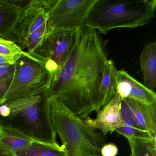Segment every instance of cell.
Instances as JSON below:
<instances>
[{"mask_svg": "<svg viewBox=\"0 0 156 156\" xmlns=\"http://www.w3.org/2000/svg\"><path fill=\"white\" fill-rule=\"evenodd\" d=\"M132 156V155H131H131H129V156Z\"/></svg>", "mask_w": 156, "mask_h": 156, "instance_id": "484cf974", "label": "cell"}, {"mask_svg": "<svg viewBox=\"0 0 156 156\" xmlns=\"http://www.w3.org/2000/svg\"><path fill=\"white\" fill-rule=\"evenodd\" d=\"M121 97L118 93L111 102L97 113L94 119L89 116L82 119L88 127L94 130L99 129L104 135L109 131H114L125 125L121 116Z\"/></svg>", "mask_w": 156, "mask_h": 156, "instance_id": "9c48e42d", "label": "cell"}, {"mask_svg": "<svg viewBox=\"0 0 156 156\" xmlns=\"http://www.w3.org/2000/svg\"><path fill=\"white\" fill-rule=\"evenodd\" d=\"M0 156H15L14 154L11 153L0 146Z\"/></svg>", "mask_w": 156, "mask_h": 156, "instance_id": "cb8c5ba5", "label": "cell"}, {"mask_svg": "<svg viewBox=\"0 0 156 156\" xmlns=\"http://www.w3.org/2000/svg\"><path fill=\"white\" fill-rule=\"evenodd\" d=\"M47 91L0 104V129L61 147L52 124Z\"/></svg>", "mask_w": 156, "mask_h": 156, "instance_id": "7a4b0ae2", "label": "cell"}, {"mask_svg": "<svg viewBox=\"0 0 156 156\" xmlns=\"http://www.w3.org/2000/svg\"><path fill=\"white\" fill-rule=\"evenodd\" d=\"M51 120L60 137L65 156H102L103 135L88 127L84 120L56 98H50Z\"/></svg>", "mask_w": 156, "mask_h": 156, "instance_id": "3957f363", "label": "cell"}, {"mask_svg": "<svg viewBox=\"0 0 156 156\" xmlns=\"http://www.w3.org/2000/svg\"><path fill=\"white\" fill-rule=\"evenodd\" d=\"M82 29H57L49 32L29 53L43 63L52 78L70 57Z\"/></svg>", "mask_w": 156, "mask_h": 156, "instance_id": "8992f818", "label": "cell"}, {"mask_svg": "<svg viewBox=\"0 0 156 156\" xmlns=\"http://www.w3.org/2000/svg\"><path fill=\"white\" fill-rule=\"evenodd\" d=\"M144 85L153 91L156 85V42L145 46L139 58Z\"/></svg>", "mask_w": 156, "mask_h": 156, "instance_id": "4fadbf2b", "label": "cell"}, {"mask_svg": "<svg viewBox=\"0 0 156 156\" xmlns=\"http://www.w3.org/2000/svg\"><path fill=\"white\" fill-rule=\"evenodd\" d=\"M139 129L156 137V104L148 105L133 98H124Z\"/></svg>", "mask_w": 156, "mask_h": 156, "instance_id": "8fae6325", "label": "cell"}, {"mask_svg": "<svg viewBox=\"0 0 156 156\" xmlns=\"http://www.w3.org/2000/svg\"><path fill=\"white\" fill-rule=\"evenodd\" d=\"M32 141L13 131L0 129V146L14 155L27 148Z\"/></svg>", "mask_w": 156, "mask_h": 156, "instance_id": "5bb4252c", "label": "cell"}, {"mask_svg": "<svg viewBox=\"0 0 156 156\" xmlns=\"http://www.w3.org/2000/svg\"><path fill=\"white\" fill-rule=\"evenodd\" d=\"M156 0H98L85 27L106 34L118 28H137L154 18Z\"/></svg>", "mask_w": 156, "mask_h": 156, "instance_id": "277c9868", "label": "cell"}, {"mask_svg": "<svg viewBox=\"0 0 156 156\" xmlns=\"http://www.w3.org/2000/svg\"><path fill=\"white\" fill-rule=\"evenodd\" d=\"M15 71V66L5 65L0 66V82L12 76Z\"/></svg>", "mask_w": 156, "mask_h": 156, "instance_id": "7402d4cb", "label": "cell"}, {"mask_svg": "<svg viewBox=\"0 0 156 156\" xmlns=\"http://www.w3.org/2000/svg\"><path fill=\"white\" fill-rule=\"evenodd\" d=\"M14 66L12 81L3 103L48 90L51 77L43 63L23 51Z\"/></svg>", "mask_w": 156, "mask_h": 156, "instance_id": "5b68a950", "label": "cell"}, {"mask_svg": "<svg viewBox=\"0 0 156 156\" xmlns=\"http://www.w3.org/2000/svg\"><path fill=\"white\" fill-rule=\"evenodd\" d=\"M127 139L132 156H156V138Z\"/></svg>", "mask_w": 156, "mask_h": 156, "instance_id": "e0dca14e", "label": "cell"}, {"mask_svg": "<svg viewBox=\"0 0 156 156\" xmlns=\"http://www.w3.org/2000/svg\"><path fill=\"white\" fill-rule=\"evenodd\" d=\"M13 76V75L2 82H0V104L4 102V98L10 85Z\"/></svg>", "mask_w": 156, "mask_h": 156, "instance_id": "603a6c76", "label": "cell"}, {"mask_svg": "<svg viewBox=\"0 0 156 156\" xmlns=\"http://www.w3.org/2000/svg\"><path fill=\"white\" fill-rule=\"evenodd\" d=\"M117 146L114 143L105 144L101 150L102 156H116L118 153Z\"/></svg>", "mask_w": 156, "mask_h": 156, "instance_id": "44dd1931", "label": "cell"}, {"mask_svg": "<svg viewBox=\"0 0 156 156\" xmlns=\"http://www.w3.org/2000/svg\"><path fill=\"white\" fill-rule=\"evenodd\" d=\"M97 1L57 0L48 12L46 33L57 29L83 28Z\"/></svg>", "mask_w": 156, "mask_h": 156, "instance_id": "ba28073f", "label": "cell"}, {"mask_svg": "<svg viewBox=\"0 0 156 156\" xmlns=\"http://www.w3.org/2000/svg\"><path fill=\"white\" fill-rule=\"evenodd\" d=\"M15 156H65L63 148L33 140L25 149L16 152Z\"/></svg>", "mask_w": 156, "mask_h": 156, "instance_id": "2e32d148", "label": "cell"}, {"mask_svg": "<svg viewBox=\"0 0 156 156\" xmlns=\"http://www.w3.org/2000/svg\"><path fill=\"white\" fill-rule=\"evenodd\" d=\"M9 65L10 64L9 62H8L5 58H3L2 56L0 55V66H2Z\"/></svg>", "mask_w": 156, "mask_h": 156, "instance_id": "d4e9b609", "label": "cell"}, {"mask_svg": "<svg viewBox=\"0 0 156 156\" xmlns=\"http://www.w3.org/2000/svg\"><path fill=\"white\" fill-rule=\"evenodd\" d=\"M120 71L130 84V92L129 98L148 105L156 104V94L154 91L140 83L127 72L123 70Z\"/></svg>", "mask_w": 156, "mask_h": 156, "instance_id": "9a60e30c", "label": "cell"}, {"mask_svg": "<svg viewBox=\"0 0 156 156\" xmlns=\"http://www.w3.org/2000/svg\"><path fill=\"white\" fill-rule=\"evenodd\" d=\"M118 71L112 60L105 64L104 74L98 92L97 102L94 108L97 113L106 105L118 94Z\"/></svg>", "mask_w": 156, "mask_h": 156, "instance_id": "7c38bea8", "label": "cell"}, {"mask_svg": "<svg viewBox=\"0 0 156 156\" xmlns=\"http://www.w3.org/2000/svg\"><path fill=\"white\" fill-rule=\"evenodd\" d=\"M114 131L117 132L120 135H123L127 139L134 138H153L152 136L146 131H143L139 129L131 127L125 125L124 126L115 129Z\"/></svg>", "mask_w": 156, "mask_h": 156, "instance_id": "d6986e66", "label": "cell"}, {"mask_svg": "<svg viewBox=\"0 0 156 156\" xmlns=\"http://www.w3.org/2000/svg\"><path fill=\"white\" fill-rule=\"evenodd\" d=\"M26 1L0 0V38L12 41L19 45L15 28L22 6Z\"/></svg>", "mask_w": 156, "mask_h": 156, "instance_id": "30bf717a", "label": "cell"}, {"mask_svg": "<svg viewBox=\"0 0 156 156\" xmlns=\"http://www.w3.org/2000/svg\"><path fill=\"white\" fill-rule=\"evenodd\" d=\"M57 0L26 1L22 6L15 28L22 50L30 53L47 30L48 13Z\"/></svg>", "mask_w": 156, "mask_h": 156, "instance_id": "52a82bcc", "label": "cell"}, {"mask_svg": "<svg viewBox=\"0 0 156 156\" xmlns=\"http://www.w3.org/2000/svg\"><path fill=\"white\" fill-rule=\"evenodd\" d=\"M23 51L14 42L0 38V55L11 65H14L23 53Z\"/></svg>", "mask_w": 156, "mask_h": 156, "instance_id": "ac0fdd59", "label": "cell"}, {"mask_svg": "<svg viewBox=\"0 0 156 156\" xmlns=\"http://www.w3.org/2000/svg\"><path fill=\"white\" fill-rule=\"evenodd\" d=\"M120 110H121V116L125 125L129 127L139 129L134 120L131 111L126 102L125 99H122V98H121V105H120Z\"/></svg>", "mask_w": 156, "mask_h": 156, "instance_id": "ffe728a7", "label": "cell"}, {"mask_svg": "<svg viewBox=\"0 0 156 156\" xmlns=\"http://www.w3.org/2000/svg\"><path fill=\"white\" fill-rule=\"evenodd\" d=\"M107 60L97 31L82 28L70 57L51 79L48 97L60 99L81 118L89 116L94 111Z\"/></svg>", "mask_w": 156, "mask_h": 156, "instance_id": "6da1fadb", "label": "cell"}]
</instances>
